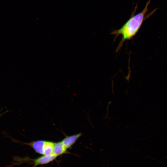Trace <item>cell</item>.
Listing matches in <instances>:
<instances>
[{"mask_svg":"<svg viewBox=\"0 0 167 167\" xmlns=\"http://www.w3.org/2000/svg\"><path fill=\"white\" fill-rule=\"evenodd\" d=\"M82 135V133H79L72 135L67 136L63 139L62 142L66 148L68 149L72 146Z\"/></svg>","mask_w":167,"mask_h":167,"instance_id":"4","label":"cell"},{"mask_svg":"<svg viewBox=\"0 0 167 167\" xmlns=\"http://www.w3.org/2000/svg\"><path fill=\"white\" fill-rule=\"evenodd\" d=\"M67 149L64 145L62 142L54 143L53 150V154L57 157L62 154L66 153Z\"/></svg>","mask_w":167,"mask_h":167,"instance_id":"5","label":"cell"},{"mask_svg":"<svg viewBox=\"0 0 167 167\" xmlns=\"http://www.w3.org/2000/svg\"><path fill=\"white\" fill-rule=\"evenodd\" d=\"M4 113H2L0 114V117Z\"/></svg>","mask_w":167,"mask_h":167,"instance_id":"7","label":"cell"},{"mask_svg":"<svg viewBox=\"0 0 167 167\" xmlns=\"http://www.w3.org/2000/svg\"><path fill=\"white\" fill-rule=\"evenodd\" d=\"M150 2V0L148 1L142 11L137 14L135 15L137 7L136 6L135 10L128 20L120 28L114 30L111 32V34L115 36L114 39L120 35L122 36V39L117 47L116 52L120 50L125 41L130 40L135 35L143 22L155 12L156 10H154L150 13L147 14L148 6Z\"/></svg>","mask_w":167,"mask_h":167,"instance_id":"1","label":"cell"},{"mask_svg":"<svg viewBox=\"0 0 167 167\" xmlns=\"http://www.w3.org/2000/svg\"><path fill=\"white\" fill-rule=\"evenodd\" d=\"M57 157V156L53 154L48 156L43 155L35 159H29L33 162V163L34 164L33 167H36L39 165L47 164L54 160Z\"/></svg>","mask_w":167,"mask_h":167,"instance_id":"2","label":"cell"},{"mask_svg":"<svg viewBox=\"0 0 167 167\" xmlns=\"http://www.w3.org/2000/svg\"><path fill=\"white\" fill-rule=\"evenodd\" d=\"M54 143L51 141H45L43 155L50 156L53 155V148Z\"/></svg>","mask_w":167,"mask_h":167,"instance_id":"6","label":"cell"},{"mask_svg":"<svg viewBox=\"0 0 167 167\" xmlns=\"http://www.w3.org/2000/svg\"><path fill=\"white\" fill-rule=\"evenodd\" d=\"M45 142V141L39 140L25 143V144L31 147L36 153L43 155Z\"/></svg>","mask_w":167,"mask_h":167,"instance_id":"3","label":"cell"}]
</instances>
